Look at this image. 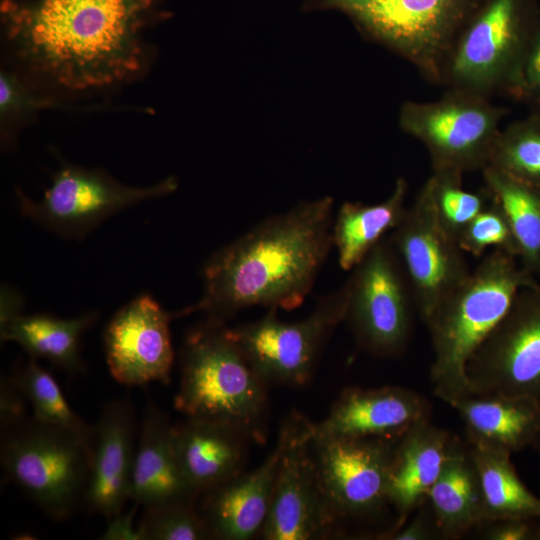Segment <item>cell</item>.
Here are the masks:
<instances>
[{
  "mask_svg": "<svg viewBox=\"0 0 540 540\" xmlns=\"http://www.w3.org/2000/svg\"><path fill=\"white\" fill-rule=\"evenodd\" d=\"M156 0L5 1L6 35L21 61L52 85L84 91L119 84L144 62L143 30Z\"/></svg>",
  "mask_w": 540,
  "mask_h": 540,
  "instance_id": "cell-1",
  "label": "cell"
},
{
  "mask_svg": "<svg viewBox=\"0 0 540 540\" xmlns=\"http://www.w3.org/2000/svg\"><path fill=\"white\" fill-rule=\"evenodd\" d=\"M333 205L330 196L301 202L218 249L203 267L201 299L181 309L182 317L202 312L226 324L253 306H300L333 247Z\"/></svg>",
  "mask_w": 540,
  "mask_h": 540,
  "instance_id": "cell-2",
  "label": "cell"
},
{
  "mask_svg": "<svg viewBox=\"0 0 540 540\" xmlns=\"http://www.w3.org/2000/svg\"><path fill=\"white\" fill-rule=\"evenodd\" d=\"M540 285L518 259L494 249L426 321L434 394L450 404L468 390L467 364L525 288Z\"/></svg>",
  "mask_w": 540,
  "mask_h": 540,
  "instance_id": "cell-3",
  "label": "cell"
},
{
  "mask_svg": "<svg viewBox=\"0 0 540 540\" xmlns=\"http://www.w3.org/2000/svg\"><path fill=\"white\" fill-rule=\"evenodd\" d=\"M268 385L229 338L226 324L205 320L185 337L175 408L186 418L223 422L266 441Z\"/></svg>",
  "mask_w": 540,
  "mask_h": 540,
  "instance_id": "cell-4",
  "label": "cell"
},
{
  "mask_svg": "<svg viewBox=\"0 0 540 540\" xmlns=\"http://www.w3.org/2000/svg\"><path fill=\"white\" fill-rule=\"evenodd\" d=\"M91 438L33 417L25 419L2 433L1 466L45 514L64 520L84 506Z\"/></svg>",
  "mask_w": 540,
  "mask_h": 540,
  "instance_id": "cell-5",
  "label": "cell"
},
{
  "mask_svg": "<svg viewBox=\"0 0 540 540\" xmlns=\"http://www.w3.org/2000/svg\"><path fill=\"white\" fill-rule=\"evenodd\" d=\"M480 0H312L310 6L347 15L368 39L441 85L452 44Z\"/></svg>",
  "mask_w": 540,
  "mask_h": 540,
  "instance_id": "cell-6",
  "label": "cell"
},
{
  "mask_svg": "<svg viewBox=\"0 0 540 540\" xmlns=\"http://www.w3.org/2000/svg\"><path fill=\"white\" fill-rule=\"evenodd\" d=\"M535 0H486L458 32L441 85L491 98L510 96L538 10Z\"/></svg>",
  "mask_w": 540,
  "mask_h": 540,
  "instance_id": "cell-7",
  "label": "cell"
},
{
  "mask_svg": "<svg viewBox=\"0 0 540 540\" xmlns=\"http://www.w3.org/2000/svg\"><path fill=\"white\" fill-rule=\"evenodd\" d=\"M508 109L490 98L458 89L433 101H406L400 128L426 148L433 171L483 170L489 163Z\"/></svg>",
  "mask_w": 540,
  "mask_h": 540,
  "instance_id": "cell-8",
  "label": "cell"
},
{
  "mask_svg": "<svg viewBox=\"0 0 540 540\" xmlns=\"http://www.w3.org/2000/svg\"><path fill=\"white\" fill-rule=\"evenodd\" d=\"M348 295L346 281L300 321L283 322L279 309L269 308L256 321L226 326V332L268 386L300 387L311 379L326 342L344 322Z\"/></svg>",
  "mask_w": 540,
  "mask_h": 540,
  "instance_id": "cell-9",
  "label": "cell"
},
{
  "mask_svg": "<svg viewBox=\"0 0 540 540\" xmlns=\"http://www.w3.org/2000/svg\"><path fill=\"white\" fill-rule=\"evenodd\" d=\"M344 322L365 352L381 358L402 355L410 342L414 293L389 234L352 270Z\"/></svg>",
  "mask_w": 540,
  "mask_h": 540,
  "instance_id": "cell-10",
  "label": "cell"
},
{
  "mask_svg": "<svg viewBox=\"0 0 540 540\" xmlns=\"http://www.w3.org/2000/svg\"><path fill=\"white\" fill-rule=\"evenodd\" d=\"M176 189L169 177L149 187L127 186L101 170L63 166L41 200L17 190L20 213L59 236L83 239L111 216Z\"/></svg>",
  "mask_w": 540,
  "mask_h": 540,
  "instance_id": "cell-11",
  "label": "cell"
},
{
  "mask_svg": "<svg viewBox=\"0 0 540 540\" xmlns=\"http://www.w3.org/2000/svg\"><path fill=\"white\" fill-rule=\"evenodd\" d=\"M397 439H311L319 484L337 525L368 521L391 509L389 472Z\"/></svg>",
  "mask_w": 540,
  "mask_h": 540,
  "instance_id": "cell-12",
  "label": "cell"
},
{
  "mask_svg": "<svg viewBox=\"0 0 540 540\" xmlns=\"http://www.w3.org/2000/svg\"><path fill=\"white\" fill-rule=\"evenodd\" d=\"M468 390L540 401V285L525 288L470 358Z\"/></svg>",
  "mask_w": 540,
  "mask_h": 540,
  "instance_id": "cell-13",
  "label": "cell"
},
{
  "mask_svg": "<svg viewBox=\"0 0 540 540\" xmlns=\"http://www.w3.org/2000/svg\"><path fill=\"white\" fill-rule=\"evenodd\" d=\"M389 237L410 281L417 313L426 323L471 270L457 241L440 224L425 183Z\"/></svg>",
  "mask_w": 540,
  "mask_h": 540,
  "instance_id": "cell-14",
  "label": "cell"
},
{
  "mask_svg": "<svg viewBox=\"0 0 540 540\" xmlns=\"http://www.w3.org/2000/svg\"><path fill=\"white\" fill-rule=\"evenodd\" d=\"M179 312H168L149 294L120 308L105 328L103 341L111 376L125 386L150 382L168 384L174 362L170 323Z\"/></svg>",
  "mask_w": 540,
  "mask_h": 540,
  "instance_id": "cell-15",
  "label": "cell"
},
{
  "mask_svg": "<svg viewBox=\"0 0 540 540\" xmlns=\"http://www.w3.org/2000/svg\"><path fill=\"white\" fill-rule=\"evenodd\" d=\"M311 422L302 416L281 461L260 536L265 540H313L336 527L326 507L311 447Z\"/></svg>",
  "mask_w": 540,
  "mask_h": 540,
  "instance_id": "cell-16",
  "label": "cell"
},
{
  "mask_svg": "<svg viewBox=\"0 0 540 540\" xmlns=\"http://www.w3.org/2000/svg\"><path fill=\"white\" fill-rule=\"evenodd\" d=\"M302 416L293 411L284 419L274 449L257 468L248 473L241 472L204 493L201 513L211 538L248 540L260 534L284 452Z\"/></svg>",
  "mask_w": 540,
  "mask_h": 540,
  "instance_id": "cell-17",
  "label": "cell"
},
{
  "mask_svg": "<svg viewBox=\"0 0 540 540\" xmlns=\"http://www.w3.org/2000/svg\"><path fill=\"white\" fill-rule=\"evenodd\" d=\"M431 405L417 392L400 386L349 387L328 415L313 423L312 439H398L415 424L431 420Z\"/></svg>",
  "mask_w": 540,
  "mask_h": 540,
  "instance_id": "cell-18",
  "label": "cell"
},
{
  "mask_svg": "<svg viewBox=\"0 0 540 540\" xmlns=\"http://www.w3.org/2000/svg\"><path fill=\"white\" fill-rule=\"evenodd\" d=\"M135 417L125 399L107 403L91 438V468L86 510L111 518L129 499L135 457Z\"/></svg>",
  "mask_w": 540,
  "mask_h": 540,
  "instance_id": "cell-19",
  "label": "cell"
},
{
  "mask_svg": "<svg viewBox=\"0 0 540 540\" xmlns=\"http://www.w3.org/2000/svg\"><path fill=\"white\" fill-rule=\"evenodd\" d=\"M172 440L180 469L198 495L240 474L253 442L232 425L198 418L173 424Z\"/></svg>",
  "mask_w": 540,
  "mask_h": 540,
  "instance_id": "cell-20",
  "label": "cell"
},
{
  "mask_svg": "<svg viewBox=\"0 0 540 540\" xmlns=\"http://www.w3.org/2000/svg\"><path fill=\"white\" fill-rule=\"evenodd\" d=\"M451 434L422 421L409 428L395 443L389 472L388 498L395 518L382 539L400 528L428 499L438 478Z\"/></svg>",
  "mask_w": 540,
  "mask_h": 540,
  "instance_id": "cell-21",
  "label": "cell"
},
{
  "mask_svg": "<svg viewBox=\"0 0 540 540\" xmlns=\"http://www.w3.org/2000/svg\"><path fill=\"white\" fill-rule=\"evenodd\" d=\"M173 424L165 412L149 403L135 452L129 499L145 508L195 503L199 496L185 479L172 440Z\"/></svg>",
  "mask_w": 540,
  "mask_h": 540,
  "instance_id": "cell-22",
  "label": "cell"
},
{
  "mask_svg": "<svg viewBox=\"0 0 540 540\" xmlns=\"http://www.w3.org/2000/svg\"><path fill=\"white\" fill-rule=\"evenodd\" d=\"M460 415L471 446L517 452L540 429V401L468 391L449 404Z\"/></svg>",
  "mask_w": 540,
  "mask_h": 540,
  "instance_id": "cell-23",
  "label": "cell"
},
{
  "mask_svg": "<svg viewBox=\"0 0 540 540\" xmlns=\"http://www.w3.org/2000/svg\"><path fill=\"white\" fill-rule=\"evenodd\" d=\"M426 502L440 539H459L482 523L480 479L467 441L451 435L440 474Z\"/></svg>",
  "mask_w": 540,
  "mask_h": 540,
  "instance_id": "cell-24",
  "label": "cell"
},
{
  "mask_svg": "<svg viewBox=\"0 0 540 540\" xmlns=\"http://www.w3.org/2000/svg\"><path fill=\"white\" fill-rule=\"evenodd\" d=\"M408 183L398 178L392 193L377 204L343 203L332 224V243L338 264L351 271L384 237L403 220L407 206Z\"/></svg>",
  "mask_w": 540,
  "mask_h": 540,
  "instance_id": "cell-25",
  "label": "cell"
},
{
  "mask_svg": "<svg viewBox=\"0 0 540 540\" xmlns=\"http://www.w3.org/2000/svg\"><path fill=\"white\" fill-rule=\"evenodd\" d=\"M98 317L95 311L68 319L48 314H20L1 325V342H15L30 358H44L69 373H78L84 370L81 337Z\"/></svg>",
  "mask_w": 540,
  "mask_h": 540,
  "instance_id": "cell-26",
  "label": "cell"
},
{
  "mask_svg": "<svg viewBox=\"0 0 540 540\" xmlns=\"http://www.w3.org/2000/svg\"><path fill=\"white\" fill-rule=\"evenodd\" d=\"M470 448L482 491V522L540 517V498L518 476L511 453L471 445Z\"/></svg>",
  "mask_w": 540,
  "mask_h": 540,
  "instance_id": "cell-27",
  "label": "cell"
},
{
  "mask_svg": "<svg viewBox=\"0 0 540 540\" xmlns=\"http://www.w3.org/2000/svg\"><path fill=\"white\" fill-rule=\"evenodd\" d=\"M485 187L501 206L519 248L518 261L540 275V188L521 182L493 167L483 170Z\"/></svg>",
  "mask_w": 540,
  "mask_h": 540,
  "instance_id": "cell-28",
  "label": "cell"
},
{
  "mask_svg": "<svg viewBox=\"0 0 540 540\" xmlns=\"http://www.w3.org/2000/svg\"><path fill=\"white\" fill-rule=\"evenodd\" d=\"M487 166L540 188V114L533 112L501 129Z\"/></svg>",
  "mask_w": 540,
  "mask_h": 540,
  "instance_id": "cell-29",
  "label": "cell"
},
{
  "mask_svg": "<svg viewBox=\"0 0 540 540\" xmlns=\"http://www.w3.org/2000/svg\"><path fill=\"white\" fill-rule=\"evenodd\" d=\"M12 377L30 402L33 418L92 436L93 426L73 411L55 378L36 359L30 358Z\"/></svg>",
  "mask_w": 540,
  "mask_h": 540,
  "instance_id": "cell-30",
  "label": "cell"
},
{
  "mask_svg": "<svg viewBox=\"0 0 540 540\" xmlns=\"http://www.w3.org/2000/svg\"><path fill=\"white\" fill-rule=\"evenodd\" d=\"M425 184L440 224L456 241L464 228L491 200L486 187L477 192L464 189L463 174L456 171H433Z\"/></svg>",
  "mask_w": 540,
  "mask_h": 540,
  "instance_id": "cell-31",
  "label": "cell"
},
{
  "mask_svg": "<svg viewBox=\"0 0 540 540\" xmlns=\"http://www.w3.org/2000/svg\"><path fill=\"white\" fill-rule=\"evenodd\" d=\"M137 529L141 540L211 539L205 518L190 502L145 508Z\"/></svg>",
  "mask_w": 540,
  "mask_h": 540,
  "instance_id": "cell-32",
  "label": "cell"
},
{
  "mask_svg": "<svg viewBox=\"0 0 540 540\" xmlns=\"http://www.w3.org/2000/svg\"><path fill=\"white\" fill-rule=\"evenodd\" d=\"M457 242L463 252L475 257L482 256L490 247L517 259L519 256L518 244L511 226L492 195L487 206L461 232Z\"/></svg>",
  "mask_w": 540,
  "mask_h": 540,
  "instance_id": "cell-33",
  "label": "cell"
},
{
  "mask_svg": "<svg viewBox=\"0 0 540 540\" xmlns=\"http://www.w3.org/2000/svg\"><path fill=\"white\" fill-rule=\"evenodd\" d=\"M52 106V100L33 91L19 76L2 71L0 75L1 123L7 124Z\"/></svg>",
  "mask_w": 540,
  "mask_h": 540,
  "instance_id": "cell-34",
  "label": "cell"
},
{
  "mask_svg": "<svg viewBox=\"0 0 540 540\" xmlns=\"http://www.w3.org/2000/svg\"><path fill=\"white\" fill-rule=\"evenodd\" d=\"M510 96L540 114V11L534 23Z\"/></svg>",
  "mask_w": 540,
  "mask_h": 540,
  "instance_id": "cell-35",
  "label": "cell"
},
{
  "mask_svg": "<svg viewBox=\"0 0 540 540\" xmlns=\"http://www.w3.org/2000/svg\"><path fill=\"white\" fill-rule=\"evenodd\" d=\"M475 529L487 540H540V517L485 521Z\"/></svg>",
  "mask_w": 540,
  "mask_h": 540,
  "instance_id": "cell-36",
  "label": "cell"
},
{
  "mask_svg": "<svg viewBox=\"0 0 540 540\" xmlns=\"http://www.w3.org/2000/svg\"><path fill=\"white\" fill-rule=\"evenodd\" d=\"M25 395L12 376H2L0 382L1 433L24 421Z\"/></svg>",
  "mask_w": 540,
  "mask_h": 540,
  "instance_id": "cell-37",
  "label": "cell"
},
{
  "mask_svg": "<svg viewBox=\"0 0 540 540\" xmlns=\"http://www.w3.org/2000/svg\"><path fill=\"white\" fill-rule=\"evenodd\" d=\"M433 539H440V535L427 502L419 507L400 528L384 538V540Z\"/></svg>",
  "mask_w": 540,
  "mask_h": 540,
  "instance_id": "cell-38",
  "label": "cell"
},
{
  "mask_svg": "<svg viewBox=\"0 0 540 540\" xmlns=\"http://www.w3.org/2000/svg\"><path fill=\"white\" fill-rule=\"evenodd\" d=\"M23 300L19 293L8 286L2 287L1 325L21 314Z\"/></svg>",
  "mask_w": 540,
  "mask_h": 540,
  "instance_id": "cell-39",
  "label": "cell"
},
{
  "mask_svg": "<svg viewBox=\"0 0 540 540\" xmlns=\"http://www.w3.org/2000/svg\"><path fill=\"white\" fill-rule=\"evenodd\" d=\"M119 515L109 524L103 539H140L138 529H132V513L122 518Z\"/></svg>",
  "mask_w": 540,
  "mask_h": 540,
  "instance_id": "cell-40",
  "label": "cell"
},
{
  "mask_svg": "<svg viewBox=\"0 0 540 540\" xmlns=\"http://www.w3.org/2000/svg\"><path fill=\"white\" fill-rule=\"evenodd\" d=\"M532 448H534V450L538 453V455L540 456V429L531 445Z\"/></svg>",
  "mask_w": 540,
  "mask_h": 540,
  "instance_id": "cell-41",
  "label": "cell"
}]
</instances>
